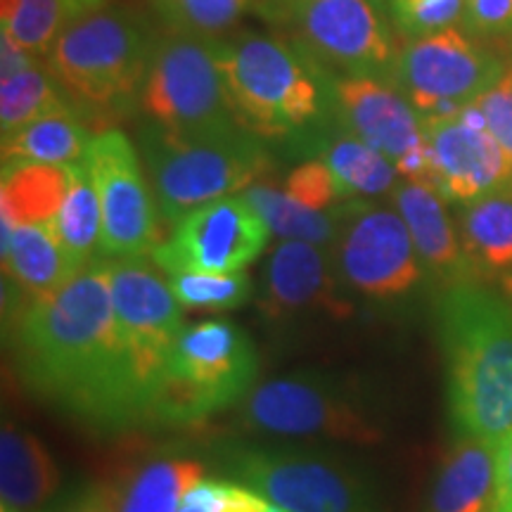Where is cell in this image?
<instances>
[{
    "label": "cell",
    "mask_w": 512,
    "mask_h": 512,
    "mask_svg": "<svg viewBox=\"0 0 512 512\" xmlns=\"http://www.w3.org/2000/svg\"><path fill=\"white\" fill-rule=\"evenodd\" d=\"M10 328L15 366L31 392L100 432L147 425L145 392L114 325L110 259L50 297L27 299Z\"/></svg>",
    "instance_id": "6da1fadb"
},
{
    "label": "cell",
    "mask_w": 512,
    "mask_h": 512,
    "mask_svg": "<svg viewBox=\"0 0 512 512\" xmlns=\"http://www.w3.org/2000/svg\"><path fill=\"white\" fill-rule=\"evenodd\" d=\"M437 330L458 434L501 444L512 432V299L484 283L448 287Z\"/></svg>",
    "instance_id": "7a4b0ae2"
},
{
    "label": "cell",
    "mask_w": 512,
    "mask_h": 512,
    "mask_svg": "<svg viewBox=\"0 0 512 512\" xmlns=\"http://www.w3.org/2000/svg\"><path fill=\"white\" fill-rule=\"evenodd\" d=\"M242 124L264 140L290 143L328 124L330 69L294 38L242 31L214 41Z\"/></svg>",
    "instance_id": "3957f363"
},
{
    "label": "cell",
    "mask_w": 512,
    "mask_h": 512,
    "mask_svg": "<svg viewBox=\"0 0 512 512\" xmlns=\"http://www.w3.org/2000/svg\"><path fill=\"white\" fill-rule=\"evenodd\" d=\"M159 38L136 12L98 8L76 17L48 55V69L81 114L140 110Z\"/></svg>",
    "instance_id": "277c9868"
},
{
    "label": "cell",
    "mask_w": 512,
    "mask_h": 512,
    "mask_svg": "<svg viewBox=\"0 0 512 512\" xmlns=\"http://www.w3.org/2000/svg\"><path fill=\"white\" fill-rule=\"evenodd\" d=\"M138 147L162 219L169 223H176L192 209L247 190L273 166L264 138L249 128L192 138L143 119L138 126Z\"/></svg>",
    "instance_id": "5b68a950"
},
{
    "label": "cell",
    "mask_w": 512,
    "mask_h": 512,
    "mask_svg": "<svg viewBox=\"0 0 512 512\" xmlns=\"http://www.w3.org/2000/svg\"><path fill=\"white\" fill-rule=\"evenodd\" d=\"M238 425L261 437L356 446H373L384 434L370 389L351 377L320 370H299L256 384L238 403Z\"/></svg>",
    "instance_id": "8992f818"
},
{
    "label": "cell",
    "mask_w": 512,
    "mask_h": 512,
    "mask_svg": "<svg viewBox=\"0 0 512 512\" xmlns=\"http://www.w3.org/2000/svg\"><path fill=\"white\" fill-rule=\"evenodd\" d=\"M216 456L233 482L287 512H380L370 477L344 456L261 444H228Z\"/></svg>",
    "instance_id": "52a82bcc"
},
{
    "label": "cell",
    "mask_w": 512,
    "mask_h": 512,
    "mask_svg": "<svg viewBox=\"0 0 512 512\" xmlns=\"http://www.w3.org/2000/svg\"><path fill=\"white\" fill-rule=\"evenodd\" d=\"M140 114L178 136H223L247 128L216 57L214 41L171 31L157 43L140 93Z\"/></svg>",
    "instance_id": "ba28073f"
},
{
    "label": "cell",
    "mask_w": 512,
    "mask_h": 512,
    "mask_svg": "<svg viewBox=\"0 0 512 512\" xmlns=\"http://www.w3.org/2000/svg\"><path fill=\"white\" fill-rule=\"evenodd\" d=\"M330 254L344 290L370 311L399 309L427 283L411 230L394 204L347 200Z\"/></svg>",
    "instance_id": "9c48e42d"
},
{
    "label": "cell",
    "mask_w": 512,
    "mask_h": 512,
    "mask_svg": "<svg viewBox=\"0 0 512 512\" xmlns=\"http://www.w3.org/2000/svg\"><path fill=\"white\" fill-rule=\"evenodd\" d=\"M254 10L287 29L330 72L394 81L392 29L375 0H256Z\"/></svg>",
    "instance_id": "30bf717a"
},
{
    "label": "cell",
    "mask_w": 512,
    "mask_h": 512,
    "mask_svg": "<svg viewBox=\"0 0 512 512\" xmlns=\"http://www.w3.org/2000/svg\"><path fill=\"white\" fill-rule=\"evenodd\" d=\"M508 64L458 27L413 36L396 53L394 83L425 119L467 110L494 88Z\"/></svg>",
    "instance_id": "8fae6325"
},
{
    "label": "cell",
    "mask_w": 512,
    "mask_h": 512,
    "mask_svg": "<svg viewBox=\"0 0 512 512\" xmlns=\"http://www.w3.org/2000/svg\"><path fill=\"white\" fill-rule=\"evenodd\" d=\"M102 214V259H145L162 235V211L147 183L136 145L107 128L93 138L86 157Z\"/></svg>",
    "instance_id": "7c38bea8"
},
{
    "label": "cell",
    "mask_w": 512,
    "mask_h": 512,
    "mask_svg": "<svg viewBox=\"0 0 512 512\" xmlns=\"http://www.w3.org/2000/svg\"><path fill=\"white\" fill-rule=\"evenodd\" d=\"M330 88L339 124L387 157L403 181L432 185L425 124L396 83L332 72Z\"/></svg>",
    "instance_id": "4fadbf2b"
},
{
    "label": "cell",
    "mask_w": 512,
    "mask_h": 512,
    "mask_svg": "<svg viewBox=\"0 0 512 512\" xmlns=\"http://www.w3.org/2000/svg\"><path fill=\"white\" fill-rule=\"evenodd\" d=\"M110 285L119 344L143 387L147 408V392L185 328L181 304L169 280L145 259L110 261Z\"/></svg>",
    "instance_id": "5bb4252c"
},
{
    "label": "cell",
    "mask_w": 512,
    "mask_h": 512,
    "mask_svg": "<svg viewBox=\"0 0 512 512\" xmlns=\"http://www.w3.org/2000/svg\"><path fill=\"white\" fill-rule=\"evenodd\" d=\"M268 238L271 230L252 204L230 195L181 216L152 261L164 273H240L264 254Z\"/></svg>",
    "instance_id": "9a60e30c"
},
{
    "label": "cell",
    "mask_w": 512,
    "mask_h": 512,
    "mask_svg": "<svg viewBox=\"0 0 512 512\" xmlns=\"http://www.w3.org/2000/svg\"><path fill=\"white\" fill-rule=\"evenodd\" d=\"M432 185L446 202L467 204L512 185V155L494 138L475 105L425 119Z\"/></svg>",
    "instance_id": "2e32d148"
},
{
    "label": "cell",
    "mask_w": 512,
    "mask_h": 512,
    "mask_svg": "<svg viewBox=\"0 0 512 512\" xmlns=\"http://www.w3.org/2000/svg\"><path fill=\"white\" fill-rule=\"evenodd\" d=\"M256 304L271 323L318 316L349 320L356 313V302L339 280L330 249L299 240H283L268 254Z\"/></svg>",
    "instance_id": "e0dca14e"
},
{
    "label": "cell",
    "mask_w": 512,
    "mask_h": 512,
    "mask_svg": "<svg viewBox=\"0 0 512 512\" xmlns=\"http://www.w3.org/2000/svg\"><path fill=\"white\" fill-rule=\"evenodd\" d=\"M164 368L200 389L219 413L238 406L252 392L259 375V354L240 325L209 318L183 328Z\"/></svg>",
    "instance_id": "ac0fdd59"
},
{
    "label": "cell",
    "mask_w": 512,
    "mask_h": 512,
    "mask_svg": "<svg viewBox=\"0 0 512 512\" xmlns=\"http://www.w3.org/2000/svg\"><path fill=\"white\" fill-rule=\"evenodd\" d=\"M392 204L403 216L418 249L427 280L439 287L482 283L467 259L458 226L448 216L444 195L430 183L399 181L392 190Z\"/></svg>",
    "instance_id": "d6986e66"
},
{
    "label": "cell",
    "mask_w": 512,
    "mask_h": 512,
    "mask_svg": "<svg viewBox=\"0 0 512 512\" xmlns=\"http://www.w3.org/2000/svg\"><path fill=\"white\" fill-rule=\"evenodd\" d=\"M285 150L299 159H320L335 178L342 200H370L392 192L399 171L387 157L363 143L332 117L316 131L285 143Z\"/></svg>",
    "instance_id": "ffe728a7"
},
{
    "label": "cell",
    "mask_w": 512,
    "mask_h": 512,
    "mask_svg": "<svg viewBox=\"0 0 512 512\" xmlns=\"http://www.w3.org/2000/svg\"><path fill=\"white\" fill-rule=\"evenodd\" d=\"M60 482V470L43 441L5 420L0 434V512H48Z\"/></svg>",
    "instance_id": "44dd1931"
},
{
    "label": "cell",
    "mask_w": 512,
    "mask_h": 512,
    "mask_svg": "<svg viewBox=\"0 0 512 512\" xmlns=\"http://www.w3.org/2000/svg\"><path fill=\"white\" fill-rule=\"evenodd\" d=\"M498 446L458 434L432 484L427 512H494Z\"/></svg>",
    "instance_id": "7402d4cb"
},
{
    "label": "cell",
    "mask_w": 512,
    "mask_h": 512,
    "mask_svg": "<svg viewBox=\"0 0 512 512\" xmlns=\"http://www.w3.org/2000/svg\"><path fill=\"white\" fill-rule=\"evenodd\" d=\"M3 271L27 299L50 297L81 273L64 252L53 223L15 226L10 221H3Z\"/></svg>",
    "instance_id": "603a6c76"
},
{
    "label": "cell",
    "mask_w": 512,
    "mask_h": 512,
    "mask_svg": "<svg viewBox=\"0 0 512 512\" xmlns=\"http://www.w3.org/2000/svg\"><path fill=\"white\" fill-rule=\"evenodd\" d=\"M458 233L477 278L512 283V185L458 204Z\"/></svg>",
    "instance_id": "cb8c5ba5"
},
{
    "label": "cell",
    "mask_w": 512,
    "mask_h": 512,
    "mask_svg": "<svg viewBox=\"0 0 512 512\" xmlns=\"http://www.w3.org/2000/svg\"><path fill=\"white\" fill-rule=\"evenodd\" d=\"M200 458L159 453L133 467L117 486L119 512H176L183 498L204 479Z\"/></svg>",
    "instance_id": "d4e9b609"
},
{
    "label": "cell",
    "mask_w": 512,
    "mask_h": 512,
    "mask_svg": "<svg viewBox=\"0 0 512 512\" xmlns=\"http://www.w3.org/2000/svg\"><path fill=\"white\" fill-rule=\"evenodd\" d=\"M93 138L76 105H67L5 136L3 159H24L50 166L79 164L86 162Z\"/></svg>",
    "instance_id": "484cf974"
},
{
    "label": "cell",
    "mask_w": 512,
    "mask_h": 512,
    "mask_svg": "<svg viewBox=\"0 0 512 512\" xmlns=\"http://www.w3.org/2000/svg\"><path fill=\"white\" fill-rule=\"evenodd\" d=\"M67 185V166L3 159V185H0L3 221L15 226L53 223L60 214Z\"/></svg>",
    "instance_id": "4316f807"
},
{
    "label": "cell",
    "mask_w": 512,
    "mask_h": 512,
    "mask_svg": "<svg viewBox=\"0 0 512 512\" xmlns=\"http://www.w3.org/2000/svg\"><path fill=\"white\" fill-rule=\"evenodd\" d=\"M242 197L252 204V209L264 219L273 235L283 240L309 242V245L325 249L335 245L344 223V211H347V202L337 204L328 211L304 207V204L292 200L285 190L259 181L249 185L242 192Z\"/></svg>",
    "instance_id": "83f0119b"
},
{
    "label": "cell",
    "mask_w": 512,
    "mask_h": 512,
    "mask_svg": "<svg viewBox=\"0 0 512 512\" xmlns=\"http://www.w3.org/2000/svg\"><path fill=\"white\" fill-rule=\"evenodd\" d=\"M67 195L53 228L72 264L83 271L102 261V214L98 190L86 162L67 166Z\"/></svg>",
    "instance_id": "f1b7e54d"
},
{
    "label": "cell",
    "mask_w": 512,
    "mask_h": 512,
    "mask_svg": "<svg viewBox=\"0 0 512 512\" xmlns=\"http://www.w3.org/2000/svg\"><path fill=\"white\" fill-rule=\"evenodd\" d=\"M79 0H0V24L17 46L46 62L62 31L86 15Z\"/></svg>",
    "instance_id": "f546056e"
},
{
    "label": "cell",
    "mask_w": 512,
    "mask_h": 512,
    "mask_svg": "<svg viewBox=\"0 0 512 512\" xmlns=\"http://www.w3.org/2000/svg\"><path fill=\"white\" fill-rule=\"evenodd\" d=\"M74 105L46 62L0 79V136H10L43 114Z\"/></svg>",
    "instance_id": "4dcf8cb0"
},
{
    "label": "cell",
    "mask_w": 512,
    "mask_h": 512,
    "mask_svg": "<svg viewBox=\"0 0 512 512\" xmlns=\"http://www.w3.org/2000/svg\"><path fill=\"white\" fill-rule=\"evenodd\" d=\"M157 15L176 34L207 38L226 34L242 15L254 10L256 0H152Z\"/></svg>",
    "instance_id": "1f68e13d"
},
{
    "label": "cell",
    "mask_w": 512,
    "mask_h": 512,
    "mask_svg": "<svg viewBox=\"0 0 512 512\" xmlns=\"http://www.w3.org/2000/svg\"><path fill=\"white\" fill-rule=\"evenodd\" d=\"M169 275L171 292L185 309L233 311L252 297L254 285L247 271L240 273H197L178 271Z\"/></svg>",
    "instance_id": "d6a6232c"
},
{
    "label": "cell",
    "mask_w": 512,
    "mask_h": 512,
    "mask_svg": "<svg viewBox=\"0 0 512 512\" xmlns=\"http://www.w3.org/2000/svg\"><path fill=\"white\" fill-rule=\"evenodd\" d=\"M467 0H387L394 24L406 36H425L458 27Z\"/></svg>",
    "instance_id": "836d02e7"
},
{
    "label": "cell",
    "mask_w": 512,
    "mask_h": 512,
    "mask_svg": "<svg viewBox=\"0 0 512 512\" xmlns=\"http://www.w3.org/2000/svg\"><path fill=\"white\" fill-rule=\"evenodd\" d=\"M283 190L304 207L320 211H328L337 204L347 202L342 200L335 178L320 159H304L302 164L294 166L290 174L285 176Z\"/></svg>",
    "instance_id": "e575fe53"
},
{
    "label": "cell",
    "mask_w": 512,
    "mask_h": 512,
    "mask_svg": "<svg viewBox=\"0 0 512 512\" xmlns=\"http://www.w3.org/2000/svg\"><path fill=\"white\" fill-rule=\"evenodd\" d=\"M475 110L498 143L512 155V64L505 69L496 86L489 88L475 102Z\"/></svg>",
    "instance_id": "d590c367"
},
{
    "label": "cell",
    "mask_w": 512,
    "mask_h": 512,
    "mask_svg": "<svg viewBox=\"0 0 512 512\" xmlns=\"http://www.w3.org/2000/svg\"><path fill=\"white\" fill-rule=\"evenodd\" d=\"M463 27L477 38L512 36V0H467Z\"/></svg>",
    "instance_id": "8d00e7d4"
},
{
    "label": "cell",
    "mask_w": 512,
    "mask_h": 512,
    "mask_svg": "<svg viewBox=\"0 0 512 512\" xmlns=\"http://www.w3.org/2000/svg\"><path fill=\"white\" fill-rule=\"evenodd\" d=\"M57 512H119L117 486L93 484L86 486L81 494L69 498Z\"/></svg>",
    "instance_id": "74e56055"
},
{
    "label": "cell",
    "mask_w": 512,
    "mask_h": 512,
    "mask_svg": "<svg viewBox=\"0 0 512 512\" xmlns=\"http://www.w3.org/2000/svg\"><path fill=\"white\" fill-rule=\"evenodd\" d=\"M228 491V479L204 477L185 494L181 508L176 512H219Z\"/></svg>",
    "instance_id": "f35d334b"
},
{
    "label": "cell",
    "mask_w": 512,
    "mask_h": 512,
    "mask_svg": "<svg viewBox=\"0 0 512 512\" xmlns=\"http://www.w3.org/2000/svg\"><path fill=\"white\" fill-rule=\"evenodd\" d=\"M494 512H512V432L498 446Z\"/></svg>",
    "instance_id": "ab89813d"
},
{
    "label": "cell",
    "mask_w": 512,
    "mask_h": 512,
    "mask_svg": "<svg viewBox=\"0 0 512 512\" xmlns=\"http://www.w3.org/2000/svg\"><path fill=\"white\" fill-rule=\"evenodd\" d=\"M219 512H271V503L249 486L228 479V491Z\"/></svg>",
    "instance_id": "60d3db41"
},
{
    "label": "cell",
    "mask_w": 512,
    "mask_h": 512,
    "mask_svg": "<svg viewBox=\"0 0 512 512\" xmlns=\"http://www.w3.org/2000/svg\"><path fill=\"white\" fill-rule=\"evenodd\" d=\"M38 62L41 60H36L22 46H17L8 34H3V38H0V74H3L0 79H8V76L24 72V69L34 67Z\"/></svg>",
    "instance_id": "b9f144b4"
},
{
    "label": "cell",
    "mask_w": 512,
    "mask_h": 512,
    "mask_svg": "<svg viewBox=\"0 0 512 512\" xmlns=\"http://www.w3.org/2000/svg\"><path fill=\"white\" fill-rule=\"evenodd\" d=\"M79 3H81L86 10H98L100 5L105 3V0H79Z\"/></svg>",
    "instance_id": "7bdbcfd3"
},
{
    "label": "cell",
    "mask_w": 512,
    "mask_h": 512,
    "mask_svg": "<svg viewBox=\"0 0 512 512\" xmlns=\"http://www.w3.org/2000/svg\"><path fill=\"white\" fill-rule=\"evenodd\" d=\"M375 3H377V5H382V8H384V10H389V5H387V0H375Z\"/></svg>",
    "instance_id": "ee69618b"
},
{
    "label": "cell",
    "mask_w": 512,
    "mask_h": 512,
    "mask_svg": "<svg viewBox=\"0 0 512 512\" xmlns=\"http://www.w3.org/2000/svg\"><path fill=\"white\" fill-rule=\"evenodd\" d=\"M271 512H287V510H283V508H278V505H273V503H271Z\"/></svg>",
    "instance_id": "f6af8a7d"
}]
</instances>
